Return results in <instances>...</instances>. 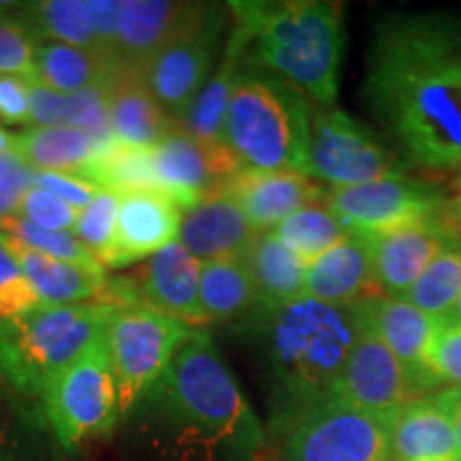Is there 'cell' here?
Segmentation results:
<instances>
[{
    "label": "cell",
    "mask_w": 461,
    "mask_h": 461,
    "mask_svg": "<svg viewBox=\"0 0 461 461\" xmlns=\"http://www.w3.org/2000/svg\"><path fill=\"white\" fill-rule=\"evenodd\" d=\"M135 305L157 310L188 325L203 330L207 325L199 303L201 263L180 240L149 257L137 272L124 276Z\"/></svg>",
    "instance_id": "15"
},
{
    "label": "cell",
    "mask_w": 461,
    "mask_h": 461,
    "mask_svg": "<svg viewBox=\"0 0 461 461\" xmlns=\"http://www.w3.org/2000/svg\"><path fill=\"white\" fill-rule=\"evenodd\" d=\"M32 176L34 171L31 167L22 165L20 169H15L0 180V218L17 214L26 190L32 186Z\"/></svg>",
    "instance_id": "45"
},
{
    "label": "cell",
    "mask_w": 461,
    "mask_h": 461,
    "mask_svg": "<svg viewBox=\"0 0 461 461\" xmlns=\"http://www.w3.org/2000/svg\"><path fill=\"white\" fill-rule=\"evenodd\" d=\"M101 148L88 132L65 126H26L17 132V154L32 171L79 173Z\"/></svg>",
    "instance_id": "30"
},
{
    "label": "cell",
    "mask_w": 461,
    "mask_h": 461,
    "mask_svg": "<svg viewBox=\"0 0 461 461\" xmlns=\"http://www.w3.org/2000/svg\"><path fill=\"white\" fill-rule=\"evenodd\" d=\"M246 50L248 43L244 32L233 26L222 50L221 62L203 88L199 90V95L194 96V101L190 103V107L176 122L177 129L207 146H227L224 132H227L230 95H233L240 68L244 67Z\"/></svg>",
    "instance_id": "23"
},
{
    "label": "cell",
    "mask_w": 461,
    "mask_h": 461,
    "mask_svg": "<svg viewBox=\"0 0 461 461\" xmlns=\"http://www.w3.org/2000/svg\"><path fill=\"white\" fill-rule=\"evenodd\" d=\"M429 367L442 387L461 389V325L457 321H438L434 342H431Z\"/></svg>",
    "instance_id": "40"
},
{
    "label": "cell",
    "mask_w": 461,
    "mask_h": 461,
    "mask_svg": "<svg viewBox=\"0 0 461 461\" xmlns=\"http://www.w3.org/2000/svg\"><path fill=\"white\" fill-rule=\"evenodd\" d=\"M461 295V238H453L434 257L406 293L408 302L431 319H448Z\"/></svg>",
    "instance_id": "35"
},
{
    "label": "cell",
    "mask_w": 461,
    "mask_h": 461,
    "mask_svg": "<svg viewBox=\"0 0 461 461\" xmlns=\"http://www.w3.org/2000/svg\"><path fill=\"white\" fill-rule=\"evenodd\" d=\"M305 176L331 188H348L403 176V163L367 124L338 107L316 105Z\"/></svg>",
    "instance_id": "9"
},
{
    "label": "cell",
    "mask_w": 461,
    "mask_h": 461,
    "mask_svg": "<svg viewBox=\"0 0 461 461\" xmlns=\"http://www.w3.org/2000/svg\"><path fill=\"white\" fill-rule=\"evenodd\" d=\"M31 109V126H65L84 131L99 146L113 141L109 120V86L60 95L41 84H32Z\"/></svg>",
    "instance_id": "27"
},
{
    "label": "cell",
    "mask_w": 461,
    "mask_h": 461,
    "mask_svg": "<svg viewBox=\"0 0 461 461\" xmlns=\"http://www.w3.org/2000/svg\"><path fill=\"white\" fill-rule=\"evenodd\" d=\"M34 71H37V84L60 95H75V92L109 86L118 68L95 51L62 43H39L34 51Z\"/></svg>",
    "instance_id": "31"
},
{
    "label": "cell",
    "mask_w": 461,
    "mask_h": 461,
    "mask_svg": "<svg viewBox=\"0 0 461 461\" xmlns=\"http://www.w3.org/2000/svg\"><path fill=\"white\" fill-rule=\"evenodd\" d=\"M263 357L276 414L293 423L305 408L331 397L359 338L357 303L331 305L299 297L282 305H257L240 327Z\"/></svg>",
    "instance_id": "2"
},
{
    "label": "cell",
    "mask_w": 461,
    "mask_h": 461,
    "mask_svg": "<svg viewBox=\"0 0 461 461\" xmlns=\"http://www.w3.org/2000/svg\"><path fill=\"white\" fill-rule=\"evenodd\" d=\"M448 319L457 321V322H459V325H461V295H459V299H457V303H455L453 312H451V316H448Z\"/></svg>",
    "instance_id": "50"
},
{
    "label": "cell",
    "mask_w": 461,
    "mask_h": 461,
    "mask_svg": "<svg viewBox=\"0 0 461 461\" xmlns=\"http://www.w3.org/2000/svg\"><path fill=\"white\" fill-rule=\"evenodd\" d=\"M180 205L160 190L120 193L113 241L101 257L103 267L126 269L180 240Z\"/></svg>",
    "instance_id": "16"
},
{
    "label": "cell",
    "mask_w": 461,
    "mask_h": 461,
    "mask_svg": "<svg viewBox=\"0 0 461 461\" xmlns=\"http://www.w3.org/2000/svg\"><path fill=\"white\" fill-rule=\"evenodd\" d=\"M383 295L374 276L370 238L348 233L336 248L308 265L305 297L331 305H353Z\"/></svg>",
    "instance_id": "21"
},
{
    "label": "cell",
    "mask_w": 461,
    "mask_h": 461,
    "mask_svg": "<svg viewBox=\"0 0 461 461\" xmlns=\"http://www.w3.org/2000/svg\"><path fill=\"white\" fill-rule=\"evenodd\" d=\"M77 176L115 193L158 190L152 167V148H132L115 140L103 146L95 160Z\"/></svg>",
    "instance_id": "34"
},
{
    "label": "cell",
    "mask_w": 461,
    "mask_h": 461,
    "mask_svg": "<svg viewBox=\"0 0 461 461\" xmlns=\"http://www.w3.org/2000/svg\"><path fill=\"white\" fill-rule=\"evenodd\" d=\"M0 246L20 265L28 282L45 305H73L99 302L105 291V269H88L60 258L45 257L41 252L17 244L0 235Z\"/></svg>",
    "instance_id": "25"
},
{
    "label": "cell",
    "mask_w": 461,
    "mask_h": 461,
    "mask_svg": "<svg viewBox=\"0 0 461 461\" xmlns=\"http://www.w3.org/2000/svg\"><path fill=\"white\" fill-rule=\"evenodd\" d=\"M31 82L0 75V122L31 126Z\"/></svg>",
    "instance_id": "44"
},
{
    "label": "cell",
    "mask_w": 461,
    "mask_h": 461,
    "mask_svg": "<svg viewBox=\"0 0 461 461\" xmlns=\"http://www.w3.org/2000/svg\"><path fill=\"white\" fill-rule=\"evenodd\" d=\"M193 331L146 305L113 310L103 339L118 391L120 419L129 417L152 393Z\"/></svg>",
    "instance_id": "7"
},
{
    "label": "cell",
    "mask_w": 461,
    "mask_h": 461,
    "mask_svg": "<svg viewBox=\"0 0 461 461\" xmlns=\"http://www.w3.org/2000/svg\"><path fill=\"white\" fill-rule=\"evenodd\" d=\"M363 325L383 339L384 346L403 363L419 395L442 391L429 367L431 342L438 321L419 310L406 297L378 295L357 303Z\"/></svg>",
    "instance_id": "17"
},
{
    "label": "cell",
    "mask_w": 461,
    "mask_h": 461,
    "mask_svg": "<svg viewBox=\"0 0 461 461\" xmlns=\"http://www.w3.org/2000/svg\"><path fill=\"white\" fill-rule=\"evenodd\" d=\"M152 167L160 193L186 212L244 169L229 146H207L177 126L152 148Z\"/></svg>",
    "instance_id": "14"
},
{
    "label": "cell",
    "mask_w": 461,
    "mask_h": 461,
    "mask_svg": "<svg viewBox=\"0 0 461 461\" xmlns=\"http://www.w3.org/2000/svg\"><path fill=\"white\" fill-rule=\"evenodd\" d=\"M32 186H39L48 193L56 194L65 203L82 212L90 205V201L99 194V186L77 176V173H60V171H34Z\"/></svg>",
    "instance_id": "42"
},
{
    "label": "cell",
    "mask_w": 461,
    "mask_h": 461,
    "mask_svg": "<svg viewBox=\"0 0 461 461\" xmlns=\"http://www.w3.org/2000/svg\"><path fill=\"white\" fill-rule=\"evenodd\" d=\"M199 303L207 325L244 321L258 305V295L244 258L201 263Z\"/></svg>",
    "instance_id": "29"
},
{
    "label": "cell",
    "mask_w": 461,
    "mask_h": 461,
    "mask_svg": "<svg viewBox=\"0 0 461 461\" xmlns=\"http://www.w3.org/2000/svg\"><path fill=\"white\" fill-rule=\"evenodd\" d=\"M331 397L393 423L397 414L420 395L403 363L376 333L363 325L359 316V338L350 350Z\"/></svg>",
    "instance_id": "13"
},
{
    "label": "cell",
    "mask_w": 461,
    "mask_h": 461,
    "mask_svg": "<svg viewBox=\"0 0 461 461\" xmlns=\"http://www.w3.org/2000/svg\"><path fill=\"white\" fill-rule=\"evenodd\" d=\"M286 461H389L391 423L338 397L312 403L288 425Z\"/></svg>",
    "instance_id": "10"
},
{
    "label": "cell",
    "mask_w": 461,
    "mask_h": 461,
    "mask_svg": "<svg viewBox=\"0 0 461 461\" xmlns=\"http://www.w3.org/2000/svg\"><path fill=\"white\" fill-rule=\"evenodd\" d=\"M434 397L440 403L442 408L448 412V417L453 420L455 428V440H457V451H459V459H461V389L457 387H448L434 393Z\"/></svg>",
    "instance_id": "46"
},
{
    "label": "cell",
    "mask_w": 461,
    "mask_h": 461,
    "mask_svg": "<svg viewBox=\"0 0 461 461\" xmlns=\"http://www.w3.org/2000/svg\"><path fill=\"white\" fill-rule=\"evenodd\" d=\"M389 461H391V459H389Z\"/></svg>",
    "instance_id": "52"
},
{
    "label": "cell",
    "mask_w": 461,
    "mask_h": 461,
    "mask_svg": "<svg viewBox=\"0 0 461 461\" xmlns=\"http://www.w3.org/2000/svg\"><path fill=\"white\" fill-rule=\"evenodd\" d=\"M274 233L305 265H312L316 258L348 238L350 230L339 222L327 201H319L286 216L285 221L276 224Z\"/></svg>",
    "instance_id": "33"
},
{
    "label": "cell",
    "mask_w": 461,
    "mask_h": 461,
    "mask_svg": "<svg viewBox=\"0 0 461 461\" xmlns=\"http://www.w3.org/2000/svg\"><path fill=\"white\" fill-rule=\"evenodd\" d=\"M314 103L261 67L240 68L224 141L244 169L305 173Z\"/></svg>",
    "instance_id": "5"
},
{
    "label": "cell",
    "mask_w": 461,
    "mask_h": 461,
    "mask_svg": "<svg viewBox=\"0 0 461 461\" xmlns=\"http://www.w3.org/2000/svg\"><path fill=\"white\" fill-rule=\"evenodd\" d=\"M227 14L229 9L221 5H210L197 24L165 45L143 67L148 88L173 122L182 118L221 62Z\"/></svg>",
    "instance_id": "11"
},
{
    "label": "cell",
    "mask_w": 461,
    "mask_h": 461,
    "mask_svg": "<svg viewBox=\"0 0 461 461\" xmlns=\"http://www.w3.org/2000/svg\"><path fill=\"white\" fill-rule=\"evenodd\" d=\"M229 14L244 32L246 65L291 82L314 105L333 107L344 58V9L330 0H240Z\"/></svg>",
    "instance_id": "3"
},
{
    "label": "cell",
    "mask_w": 461,
    "mask_h": 461,
    "mask_svg": "<svg viewBox=\"0 0 461 461\" xmlns=\"http://www.w3.org/2000/svg\"><path fill=\"white\" fill-rule=\"evenodd\" d=\"M109 120L113 140L132 148H154L176 126L141 71L129 68H120L109 84Z\"/></svg>",
    "instance_id": "24"
},
{
    "label": "cell",
    "mask_w": 461,
    "mask_h": 461,
    "mask_svg": "<svg viewBox=\"0 0 461 461\" xmlns=\"http://www.w3.org/2000/svg\"><path fill=\"white\" fill-rule=\"evenodd\" d=\"M22 165H24V160H22L17 152L0 154V180H3L5 176H9V173H14L15 169H20Z\"/></svg>",
    "instance_id": "47"
},
{
    "label": "cell",
    "mask_w": 461,
    "mask_h": 461,
    "mask_svg": "<svg viewBox=\"0 0 461 461\" xmlns=\"http://www.w3.org/2000/svg\"><path fill=\"white\" fill-rule=\"evenodd\" d=\"M244 261L255 282L258 305H282L305 295L308 265L282 244L274 229L257 235Z\"/></svg>",
    "instance_id": "28"
},
{
    "label": "cell",
    "mask_w": 461,
    "mask_h": 461,
    "mask_svg": "<svg viewBox=\"0 0 461 461\" xmlns=\"http://www.w3.org/2000/svg\"><path fill=\"white\" fill-rule=\"evenodd\" d=\"M221 193L240 205L258 233L310 203L327 199V190L305 173L241 169L222 184Z\"/></svg>",
    "instance_id": "20"
},
{
    "label": "cell",
    "mask_w": 461,
    "mask_h": 461,
    "mask_svg": "<svg viewBox=\"0 0 461 461\" xmlns=\"http://www.w3.org/2000/svg\"><path fill=\"white\" fill-rule=\"evenodd\" d=\"M325 201L350 233L367 235L431 221L445 210L442 190L406 176L330 188Z\"/></svg>",
    "instance_id": "12"
},
{
    "label": "cell",
    "mask_w": 461,
    "mask_h": 461,
    "mask_svg": "<svg viewBox=\"0 0 461 461\" xmlns=\"http://www.w3.org/2000/svg\"><path fill=\"white\" fill-rule=\"evenodd\" d=\"M210 5L177 0H122L118 22V68L143 71L165 45L193 28Z\"/></svg>",
    "instance_id": "19"
},
{
    "label": "cell",
    "mask_w": 461,
    "mask_h": 461,
    "mask_svg": "<svg viewBox=\"0 0 461 461\" xmlns=\"http://www.w3.org/2000/svg\"><path fill=\"white\" fill-rule=\"evenodd\" d=\"M453 218H457V221L461 222V180H459V186H457V194H455L453 199Z\"/></svg>",
    "instance_id": "49"
},
{
    "label": "cell",
    "mask_w": 461,
    "mask_h": 461,
    "mask_svg": "<svg viewBox=\"0 0 461 461\" xmlns=\"http://www.w3.org/2000/svg\"><path fill=\"white\" fill-rule=\"evenodd\" d=\"M43 403L65 451L112 434L120 420V406L103 336L50 380Z\"/></svg>",
    "instance_id": "8"
},
{
    "label": "cell",
    "mask_w": 461,
    "mask_h": 461,
    "mask_svg": "<svg viewBox=\"0 0 461 461\" xmlns=\"http://www.w3.org/2000/svg\"><path fill=\"white\" fill-rule=\"evenodd\" d=\"M113 310L101 302L43 303L0 322V372L20 393L43 395L50 380L103 336Z\"/></svg>",
    "instance_id": "6"
},
{
    "label": "cell",
    "mask_w": 461,
    "mask_h": 461,
    "mask_svg": "<svg viewBox=\"0 0 461 461\" xmlns=\"http://www.w3.org/2000/svg\"><path fill=\"white\" fill-rule=\"evenodd\" d=\"M143 402L205 451L246 457L265 447V429L205 330H194Z\"/></svg>",
    "instance_id": "4"
},
{
    "label": "cell",
    "mask_w": 461,
    "mask_h": 461,
    "mask_svg": "<svg viewBox=\"0 0 461 461\" xmlns=\"http://www.w3.org/2000/svg\"><path fill=\"white\" fill-rule=\"evenodd\" d=\"M0 235L7 240H14L17 244L31 248V250L41 252L45 257L60 258L75 265H82L88 269H105L82 241L67 230H50L37 227L20 214H11L0 218Z\"/></svg>",
    "instance_id": "36"
},
{
    "label": "cell",
    "mask_w": 461,
    "mask_h": 461,
    "mask_svg": "<svg viewBox=\"0 0 461 461\" xmlns=\"http://www.w3.org/2000/svg\"><path fill=\"white\" fill-rule=\"evenodd\" d=\"M391 461H461L453 420L434 395L411 402L393 419Z\"/></svg>",
    "instance_id": "26"
},
{
    "label": "cell",
    "mask_w": 461,
    "mask_h": 461,
    "mask_svg": "<svg viewBox=\"0 0 461 461\" xmlns=\"http://www.w3.org/2000/svg\"><path fill=\"white\" fill-rule=\"evenodd\" d=\"M0 461H7V453H5V445H3V436H0Z\"/></svg>",
    "instance_id": "51"
},
{
    "label": "cell",
    "mask_w": 461,
    "mask_h": 461,
    "mask_svg": "<svg viewBox=\"0 0 461 461\" xmlns=\"http://www.w3.org/2000/svg\"><path fill=\"white\" fill-rule=\"evenodd\" d=\"M17 214L37 224V227L71 233L75 222H77L79 212L62 199H58L56 194L48 193V190L31 186L26 190L24 199H22Z\"/></svg>",
    "instance_id": "41"
},
{
    "label": "cell",
    "mask_w": 461,
    "mask_h": 461,
    "mask_svg": "<svg viewBox=\"0 0 461 461\" xmlns=\"http://www.w3.org/2000/svg\"><path fill=\"white\" fill-rule=\"evenodd\" d=\"M15 7L37 43L73 45L96 54L88 0H41V3L15 5Z\"/></svg>",
    "instance_id": "32"
},
{
    "label": "cell",
    "mask_w": 461,
    "mask_h": 461,
    "mask_svg": "<svg viewBox=\"0 0 461 461\" xmlns=\"http://www.w3.org/2000/svg\"><path fill=\"white\" fill-rule=\"evenodd\" d=\"M120 212V193L101 188L88 207L79 212L73 235L101 261L113 241L115 222Z\"/></svg>",
    "instance_id": "38"
},
{
    "label": "cell",
    "mask_w": 461,
    "mask_h": 461,
    "mask_svg": "<svg viewBox=\"0 0 461 461\" xmlns=\"http://www.w3.org/2000/svg\"><path fill=\"white\" fill-rule=\"evenodd\" d=\"M363 99L403 167L461 169V17L393 11L372 28Z\"/></svg>",
    "instance_id": "1"
},
{
    "label": "cell",
    "mask_w": 461,
    "mask_h": 461,
    "mask_svg": "<svg viewBox=\"0 0 461 461\" xmlns=\"http://www.w3.org/2000/svg\"><path fill=\"white\" fill-rule=\"evenodd\" d=\"M9 152H17V135L9 132L3 124H0V154Z\"/></svg>",
    "instance_id": "48"
},
{
    "label": "cell",
    "mask_w": 461,
    "mask_h": 461,
    "mask_svg": "<svg viewBox=\"0 0 461 461\" xmlns=\"http://www.w3.org/2000/svg\"><path fill=\"white\" fill-rule=\"evenodd\" d=\"M440 216L387 233H366L370 238L374 276L383 295H406L438 252L453 238H459L453 224Z\"/></svg>",
    "instance_id": "18"
},
{
    "label": "cell",
    "mask_w": 461,
    "mask_h": 461,
    "mask_svg": "<svg viewBox=\"0 0 461 461\" xmlns=\"http://www.w3.org/2000/svg\"><path fill=\"white\" fill-rule=\"evenodd\" d=\"M120 3H122V0H88L92 26H95L96 54L115 68H118Z\"/></svg>",
    "instance_id": "43"
},
{
    "label": "cell",
    "mask_w": 461,
    "mask_h": 461,
    "mask_svg": "<svg viewBox=\"0 0 461 461\" xmlns=\"http://www.w3.org/2000/svg\"><path fill=\"white\" fill-rule=\"evenodd\" d=\"M37 39L17 14L15 5H0V75H15L37 84L34 51Z\"/></svg>",
    "instance_id": "37"
},
{
    "label": "cell",
    "mask_w": 461,
    "mask_h": 461,
    "mask_svg": "<svg viewBox=\"0 0 461 461\" xmlns=\"http://www.w3.org/2000/svg\"><path fill=\"white\" fill-rule=\"evenodd\" d=\"M43 305L34 286L14 261V257L0 246V322L20 319Z\"/></svg>",
    "instance_id": "39"
},
{
    "label": "cell",
    "mask_w": 461,
    "mask_h": 461,
    "mask_svg": "<svg viewBox=\"0 0 461 461\" xmlns=\"http://www.w3.org/2000/svg\"><path fill=\"white\" fill-rule=\"evenodd\" d=\"M257 235L240 205L221 190L188 210L180 224V241L199 263L244 258Z\"/></svg>",
    "instance_id": "22"
}]
</instances>
